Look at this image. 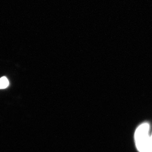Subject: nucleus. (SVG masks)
I'll list each match as a JSON object with an SVG mask.
<instances>
[{"instance_id": "1", "label": "nucleus", "mask_w": 152, "mask_h": 152, "mask_svg": "<svg viewBox=\"0 0 152 152\" xmlns=\"http://www.w3.org/2000/svg\"><path fill=\"white\" fill-rule=\"evenodd\" d=\"M150 126L144 122L136 128L134 132L135 146L139 152H152L151 134H149Z\"/></svg>"}, {"instance_id": "2", "label": "nucleus", "mask_w": 152, "mask_h": 152, "mask_svg": "<svg viewBox=\"0 0 152 152\" xmlns=\"http://www.w3.org/2000/svg\"><path fill=\"white\" fill-rule=\"evenodd\" d=\"M0 86L1 89H4L7 87L9 85V81L6 77H3L1 78L0 80Z\"/></svg>"}, {"instance_id": "3", "label": "nucleus", "mask_w": 152, "mask_h": 152, "mask_svg": "<svg viewBox=\"0 0 152 152\" xmlns=\"http://www.w3.org/2000/svg\"><path fill=\"white\" fill-rule=\"evenodd\" d=\"M151 140H152V133L151 134Z\"/></svg>"}]
</instances>
